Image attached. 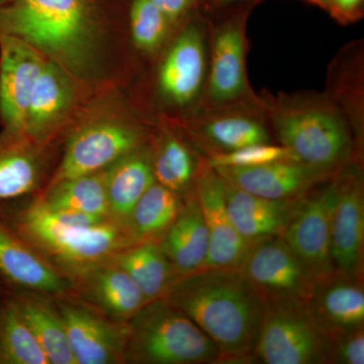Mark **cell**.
Segmentation results:
<instances>
[{
    "label": "cell",
    "mask_w": 364,
    "mask_h": 364,
    "mask_svg": "<svg viewBox=\"0 0 364 364\" xmlns=\"http://www.w3.org/2000/svg\"><path fill=\"white\" fill-rule=\"evenodd\" d=\"M163 298L215 342L221 361L253 359L267 305L238 270L203 268L181 275Z\"/></svg>",
    "instance_id": "cell-2"
},
{
    "label": "cell",
    "mask_w": 364,
    "mask_h": 364,
    "mask_svg": "<svg viewBox=\"0 0 364 364\" xmlns=\"http://www.w3.org/2000/svg\"><path fill=\"white\" fill-rule=\"evenodd\" d=\"M159 246L177 277L205 268L208 233L196 193L182 205L176 221L163 234Z\"/></svg>",
    "instance_id": "cell-18"
},
{
    "label": "cell",
    "mask_w": 364,
    "mask_h": 364,
    "mask_svg": "<svg viewBox=\"0 0 364 364\" xmlns=\"http://www.w3.org/2000/svg\"><path fill=\"white\" fill-rule=\"evenodd\" d=\"M230 219L248 241L282 235L296 200H273L252 195L223 179Z\"/></svg>",
    "instance_id": "cell-19"
},
{
    "label": "cell",
    "mask_w": 364,
    "mask_h": 364,
    "mask_svg": "<svg viewBox=\"0 0 364 364\" xmlns=\"http://www.w3.org/2000/svg\"><path fill=\"white\" fill-rule=\"evenodd\" d=\"M327 363L363 364L364 328L329 337Z\"/></svg>",
    "instance_id": "cell-34"
},
{
    "label": "cell",
    "mask_w": 364,
    "mask_h": 364,
    "mask_svg": "<svg viewBox=\"0 0 364 364\" xmlns=\"http://www.w3.org/2000/svg\"><path fill=\"white\" fill-rule=\"evenodd\" d=\"M23 233L71 267L86 270L132 240L126 228L107 221L95 227L65 226L55 221L40 203L21 217Z\"/></svg>",
    "instance_id": "cell-5"
},
{
    "label": "cell",
    "mask_w": 364,
    "mask_h": 364,
    "mask_svg": "<svg viewBox=\"0 0 364 364\" xmlns=\"http://www.w3.org/2000/svg\"><path fill=\"white\" fill-rule=\"evenodd\" d=\"M168 18L171 23H176L186 14L193 0H151Z\"/></svg>",
    "instance_id": "cell-35"
},
{
    "label": "cell",
    "mask_w": 364,
    "mask_h": 364,
    "mask_svg": "<svg viewBox=\"0 0 364 364\" xmlns=\"http://www.w3.org/2000/svg\"><path fill=\"white\" fill-rule=\"evenodd\" d=\"M124 360L146 364H200L221 352L198 325L166 299L144 305L130 318Z\"/></svg>",
    "instance_id": "cell-3"
},
{
    "label": "cell",
    "mask_w": 364,
    "mask_h": 364,
    "mask_svg": "<svg viewBox=\"0 0 364 364\" xmlns=\"http://www.w3.org/2000/svg\"><path fill=\"white\" fill-rule=\"evenodd\" d=\"M14 0H0V7L9 6V4H13Z\"/></svg>",
    "instance_id": "cell-37"
},
{
    "label": "cell",
    "mask_w": 364,
    "mask_h": 364,
    "mask_svg": "<svg viewBox=\"0 0 364 364\" xmlns=\"http://www.w3.org/2000/svg\"><path fill=\"white\" fill-rule=\"evenodd\" d=\"M114 264L128 273L147 303L163 298L177 274L155 241H145L117 251Z\"/></svg>",
    "instance_id": "cell-24"
},
{
    "label": "cell",
    "mask_w": 364,
    "mask_h": 364,
    "mask_svg": "<svg viewBox=\"0 0 364 364\" xmlns=\"http://www.w3.org/2000/svg\"><path fill=\"white\" fill-rule=\"evenodd\" d=\"M182 205L181 195L154 182L136 203L128 229L132 241H154L176 221Z\"/></svg>",
    "instance_id": "cell-26"
},
{
    "label": "cell",
    "mask_w": 364,
    "mask_h": 364,
    "mask_svg": "<svg viewBox=\"0 0 364 364\" xmlns=\"http://www.w3.org/2000/svg\"><path fill=\"white\" fill-rule=\"evenodd\" d=\"M141 142V132L121 119L86 123L69 138L52 183L102 171L124 155L140 149Z\"/></svg>",
    "instance_id": "cell-9"
},
{
    "label": "cell",
    "mask_w": 364,
    "mask_h": 364,
    "mask_svg": "<svg viewBox=\"0 0 364 364\" xmlns=\"http://www.w3.org/2000/svg\"><path fill=\"white\" fill-rule=\"evenodd\" d=\"M171 25L151 0H134L130 11L131 35L140 51L146 54L157 52L168 37Z\"/></svg>",
    "instance_id": "cell-32"
},
{
    "label": "cell",
    "mask_w": 364,
    "mask_h": 364,
    "mask_svg": "<svg viewBox=\"0 0 364 364\" xmlns=\"http://www.w3.org/2000/svg\"><path fill=\"white\" fill-rule=\"evenodd\" d=\"M16 305L50 363L76 364L59 312L38 299H21Z\"/></svg>",
    "instance_id": "cell-28"
},
{
    "label": "cell",
    "mask_w": 364,
    "mask_h": 364,
    "mask_svg": "<svg viewBox=\"0 0 364 364\" xmlns=\"http://www.w3.org/2000/svg\"><path fill=\"white\" fill-rule=\"evenodd\" d=\"M0 363L50 364L16 303L0 312Z\"/></svg>",
    "instance_id": "cell-29"
},
{
    "label": "cell",
    "mask_w": 364,
    "mask_h": 364,
    "mask_svg": "<svg viewBox=\"0 0 364 364\" xmlns=\"http://www.w3.org/2000/svg\"><path fill=\"white\" fill-rule=\"evenodd\" d=\"M337 179L299 198L280 236L305 267L314 282L335 273L331 257V215Z\"/></svg>",
    "instance_id": "cell-8"
},
{
    "label": "cell",
    "mask_w": 364,
    "mask_h": 364,
    "mask_svg": "<svg viewBox=\"0 0 364 364\" xmlns=\"http://www.w3.org/2000/svg\"><path fill=\"white\" fill-rule=\"evenodd\" d=\"M42 174V156L32 141L0 135V200L30 193Z\"/></svg>",
    "instance_id": "cell-25"
},
{
    "label": "cell",
    "mask_w": 364,
    "mask_h": 364,
    "mask_svg": "<svg viewBox=\"0 0 364 364\" xmlns=\"http://www.w3.org/2000/svg\"><path fill=\"white\" fill-rule=\"evenodd\" d=\"M40 203L49 210H77L109 219L105 169L52 183Z\"/></svg>",
    "instance_id": "cell-27"
},
{
    "label": "cell",
    "mask_w": 364,
    "mask_h": 364,
    "mask_svg": "<svg viewBox=\"0 0 364 364\" xmlns=\"http://www.w3.org/2000/svg\"><path fill=\"white\" fill-rule=\"evenodd\" d=\"M223 1H233V0H223Z\"/></svg>",
    "instance_id": "cell-39"
},
{
    "label": "cell",
    "mask_w": 364,
    "mask_h": 364,
    "mask_svg": "<svg viewBox=\"0 0 364 364\" xmlns=\"http://www.w3.org/2000/svg\"><path fill=\"white\" fill-rule=\"evenodd\" d=\"M205 66L203 33L198 26H189L174 41L160 66L158 87L163 98L174 105L193 102L203 85Z\"/></svg>",
    "instance_id": "cell-17"
},
{
    "label": "cell",
    "mask_w": 364,
    "mask_h": 364,
    "mask_svg": "<svg viewBox=\"0 0 364 364\" xmlns=\"http://www.w3.org/2000/svg\"><path fill=\"white\" fill-rule=\"evenodd\" d=\"M47 58L20 38L0 33V122L1 135L26 138V112Z\"/></svg>",
    "instance_id": "cell-10"
},
{
    "label": "cell",
    "mask_w": 364,
    "mask_h": 364,
    "mask_svg": "<svg viewBox=\"0 0 364 364\" xmlns=\"http://www.w3.org/2000/svg\"><path fill=\"white\" fill-rule=\"evenodd\" d=\"M203 135L220 152L240 149L254 144L269 143L267 129L256 119L240 116L215 117L205 124Z\"/></svg>",
    "instance_id": "cell-31"
},
{
    "label": "cell",
    "mask_w": 364,
    "mask_h": 364,
    "mask_svg": "<svg viewBox=\"0 0 364 364\" xmlns=\"http://www.w3.org/2000/svg\"><path fill=\"white\" fill-rule=\"evenodd\" d=\"M338 13L351 16L358 11L363 0H330Z\"/></svg>",
    "instance_id": "cell-36"
},
{
    "label": "cell",
    "mask_w": 364,
    "mask_h": 364,
    "mask_svg": "<svg viewBox=\"0 0 364 364\" xmlns=\"http://www.w3.org/2000/svg\"><path fill=\"white\" fill-rule=\"evenodd\" d=\"M60 317L76 364H112L124 360L128 326L114 324L83 306L63 304Z\"/></svg>",
    "instance_id": "cell-15"
},
{
    "label": "cell",
    "mask_w": 364,
    "mask_h": 364,
    "mask_svg": "<svg viewBox=\"0 0 364 364\" xmlns=\"http://www.w3.org/2000/svg\"><path fill=\"white\" fill-rule=\"evenodd\" d=\"M274 129L282 146L294 160L325 173H331L348 155L350 135L344 119L334 109H284L275 114Z\"/></svg>",
    "instance_id": "cell-4"
},
{
    "label": "cell",
    "mask_w": 364,
    "mask_h": 364,
    "mask_svg": "<svg viewBox=\"0 0 364 364\" xmlns=\"http://www.w3.org/2000/svg\"><path fill=\"white\" fill-rule=\"evenodd\" d=\"M79 87L82 86L69 72L48 59L28 104L26 138L43 143L61 128L75 109Z\"/></svg>",
    "instance_id": "cell-12"
},
{
    "label": "cell",
    "mask_w": 364,
    "mask_h": 364,
    "mask_svg": "<svg viewBox=\"0 0 364 364\" xmlns=\"http://www.w3.org/2000/svg\"><path fill=\"white\" fill-rule=\"evenodd\" d=\"M154 182L152 156L141 148L105 168L109 219L127 229L136 203Z\"/></svg>",
    "instance_id": "cell-20"
},
{
    "label": "cell",
    "mask_w": 364,
    "mask_h": 364,
    "mask_svg": "<svg viewBox=\"0 0 364 364\" xmlns=\"http://www.w3.org/2000/svg\"><path fill=\"white\" fill-rule=\"evenodd\" d=\"M0 33L26 41L82 87L109 77V33L93 0H14L0 7Z\"/></svg>",
    "instance_id": "cell-1"
},
{
    "label": "cell",
    "mask_w": 364,
    "mask_h": 364,
    "mask_svg": "<svg viewBox=\"0 0 364 364\" xmlns=\"http://www.w3.org/2000/svg\"><path fill=\"white\" fill-rule=\"evenodd\" d=\"M86 291L91 299L119 321L130 320L144 305L145 296L134 280L117 265H93L87 269Z\"/></svg>",
    "instance_id": "cell-23"
},
{
    "label": "cell",
    "mask_w": 364,
    "mask_h": 364,
    "mask_svg": "<svg viewBox=\"0 0 364 364\" xmlns=\"http://www.w3.org/2000/svg\"><path fill=\"white\" fill-rule=\"evenodd\" d=\"M286 159L294 158L284 146L272 145L269 143L254 144L240 149L215 153L210 157V167L213 169L223 167L242 168Z\"/></svg>",
    "instance_id": "cell-33"
},
{
    "label": "cell",
    "mask_w": 364,
    "mask_h": 364,
    "mask_svg": "<svg viewBox=\"0 0 364 364\" xmlns=\"http://www.w3.org/2000/svg\"><path fill=\"white\" fill-rule=\"evenodd\" d=\"M246 87L243 28L239 23H229L213 42L208 92L214 102H228L241 97Z\"/></svg>",
    "instance_id": "cell-21"
},
{
    "label": "cell",
    "mask_w": 364,
    "mask_h": 364,
    "mask_svg": "<svg viewBox=\"0 0 364 364\" xmlns=\"http://www.w3.org/2000/svg\"><path fill=\"white\" fill-rule=\"evenodd\" d=\"M329 337L306 303L269 304L265 309L253 360L264 364L327 363Z\"/></svg>",
    "instance_id": "cell-6"
},
{
    "label": "cell",
    "mask_w": 364,
    "mask_h": 364,
    "mask_svg": "<svg viewBox=\"0 0 364 364\" xmlns=\"http://www.w3.org/2000/svg\"><path fill=\"white\" fill-rule=\"evenodd\" d=\"M223 179L252 195L273 200H294L324 182L329 174L294 159L252 167L214 169Z\"/></svg>",
    "instance_id": "cell-14"
},
{
    "label": "cell",
    "mask_w": 364,
    "mask_h": 364,
    "mask_svg": "<svg viewBox=\"0 0 364 364\" xmlns=\"http://www.w3.org/2000/svg\"><path fill=\"white\" fill-rule=\"evenodd\" d=\"M0 275L11 284L41 291L57 294L66 284L41 256L0 224Z\"/></svg>",
    "instance_id": "cell-22"
},
{
    "label": "cell",
    "mask_w": 364,
    "mask_h": 364,
    "mask_svg": "<svg viewBox=\"0 0 364 364\" xmlns=\"http://www.w3.org/2000/svg\"><path fill=\"white\" fill-rule=\"evenodd\" d=\"M311 1H317L318 4H323V2L327 1V0H311Z\"/></svg>",
    "instance_id": "cell-38"
},
{
    "label": "cell",
    "mask_w": 364,
    "mask_h": 364,
    "mask_svg": "<svg viewBox=\"0 0 364 364\" xmlns=\"http://www.w3.org/2000/svg\"><path fill=\"white\" fill-rule=\"evenodd\" d=\"M265 305L306 303L314 282L282 236L252 241L237 268Z\"/></svg>",
    "instance_id": "cell-7"
},
{
    "label": "cell",
    "mask_w": 364,
    "mask_h": 364,
    "mask_svg": "<svg viewBox=\"0 0 364 364\" xmlns=\"http://www.w3.org/2000/svg\"><path fill=\"white\" fill-rule=\"evenodd\" d=\"M306 306L316 324L328 337L363 327V279L333 273L314 282Z\"/></svg>",
    "instance_id": "cell-16"
},
{
    "label": "cell",
    "mask_w": 364,
    "mask_h": 364,
    "mask_svg": "<svg viewBox=\"0 0 364 364\" xmlns=\"http://www.w3.org/2000/svg\"><path fill=\"white\" fill-rule=\"evenodd\" d=\"M196 196L208 233L205 268L237 269L252 241L243 238L230 219L222 177L213 168L203 172L196 182Z\"/></svg>",
    "instance_id": "cell-13"
},
{
    "label": "cell",
    "mask_w": 364,
    "mask_h": 364,
    "mask_svg": "<svg viewBox=\"0 0 364 364\" xmlns=\"http://www.w3.org/2000/svg\"><path fill=\"white\" fill-rule=\"evenodd\" d=\"M364 196L363 181L349 173L337 178L331 215V257L335 272L363 279Z\"/></svg>",
    "instance_id": "cell-11"
},
{
    "label": "cell",
    "mask_w": 364,
    "mask_h": 364,
    "mask_svg": "<svg viewBox=\"0 0 364 364\" xmlns=\"http://www.w3.org/2000/svg\"><path fill=\"white\" fill-rule=\"evenodd\" d=\"M155 181L181 195L188 188L196 173L193 157L186 146L168 136L163 141L155 156H152Z\"/></svg>",
    "instance_id": "cell-30"
}]
</instances>
